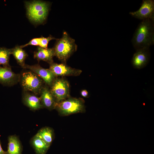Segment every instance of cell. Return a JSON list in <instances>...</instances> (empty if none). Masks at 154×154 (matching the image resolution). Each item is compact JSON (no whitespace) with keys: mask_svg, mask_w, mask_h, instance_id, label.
<instances>
[{"mask_svg":"<svg viewBox=\"0 0 154 154\" xmlns=\"http://www.w3.org/2000/svg\"><path fill=\"white\" fill-rule=\"evenodd\" d=\"M22 68L29 69L36 74L50 87L57 78L49 69L43 68L38 64L32 65L25 64Z\"/></svg>","mask_w":154,"mask_h":154,"instance_id":"obj_8","label":"cell"},{"mask_svg":"<svg viewBox=\"0 0 154 154\" xmlns=\"http://www.w3.org/2000/svg\"><path fill=\"white\" fill-rule=\"evenodd\" d=\"M12 51V48L0 47V66L2 65L3 67H11L9 61Z\"/></svg>","mask_w":154,"mask_h":154,"instance_id":"obj_19","label":"cell"},{"mask_svg":"<svg viewBox=\"0 0 154 154\" xmlns=\"http://www.w3.org/2000/svg\"><path fill=\"white\" fill-rule=\"evenodd\" d=\"M0 154H7V151H4L2 149L0 141Z\"/></svg>","mask_w":154,"mask_h":154,"instance_id":"obj_23","label":"cell"},{"mask_svg":"<svg viewBox=\"0 0 154 154\" xmlns=\"http://www.w3.org/2000/svg\"><path fill=\"white\" fill-rule=\"evenodd\" d=\"M133 54L131 62L133 67L140 69L145 67L148 64L150 58L149 48L137 49Z\"/></svg>","mask_w":154,"mask_h":154,"instance_id":"obj_9","label":"cell"},{"mask_svg":"<svg viewBox=\"0 0 154 154\" xmlns=\"http://www.w3.org/2000/svg\"><path fill=\"white\" fill-rule=\"evenodd\" d=\"M49 69L56 77L59 76H76L82 72L81 70L72 68L64 63L58 64L53 62L50 64Z\"/></svg>","mask_w":154,"mask_h":154,"instance_id":"obj_10","label":"cell"},{"mask_svg":"<svg viewBox=\"0 0 154 154\" xmlns=\"http://www.w3.org/2000/svg\"><path fill=\"white\" fill-rule=\"evenodd\" d=\"M36 135L50 147L54 136L53 130L51 128L48 127L42 128L38 131Z\"/></svg>","mask_w":154,"mask_h":154,"instance_id":"obj_17","label":"cell"},{"mask_svg":"<svg viewBox=\"0 0 154 154\" xmlns=\"http://www.w3.org/2000/svg\"><path fill=\"white\" fill-rule=\"evenodd\" d=\"M55 109L62 116L82 112L85 110L84 101L82 98L70 97L56 103Z\"/></svg>","mask_w":154,"mask_h":154,"instance_id":"obj_4","label":"cell"},{"mask_svg":"<svg viewBox=\"0 0 154 154\" xmlns=\"http://www.w3.org/2000/svg\"><path fill=\"white\" fill-rule=\"evenodd\" d=\"M129 14L132 17L141 20L147 19L154 20V0H143L138 10L130 12Z\"/></svg>","mask_w":154,"mask_h":154,"instance_id":"obj_7","label":"cell"},{"mask_svg":"<svg viewBox=\"0 0 154 154\" xmlns=\"http://www.w3.org/2000/svg\"><path fill=\"white\" fill-rule=\"evenodd\" d=\"M81 95L84 97H87L88 96V92L86 90H82L81 92Z\"/></svg>","mask_w":154,"mask_h":154,"instance_id":"obj_22","label":"cell"},{"mask_svg":"<svg viewBox=\"0 0 154 154\" xmlns=\"http://www.w3.org/2000/svg\"><path fill=\"white\" fill-rule=\"evenodd\" d=\"M31 144L36 154H45L49 147L36 134L31 139Z\"/></svg>","mask_w":154,"mask_h":154,"instance_id":"obj_16","label":"cell"},{"mask_svg":"<svg viewBox=\"0 0 154 154\" xmlns=\"http://www.w3.org/2000/svg\"><path fill=\"white\" fill-rule=\"evenodd\" d=\"M56 39L51 35H49V37H44L42 36L40 37L39 46L44 48H47L48 43L50 40Z\"/></svg>","mask_w":154,"mask_h":154,"instance_id":"obj_20","label":"cell"},{"mask_svg":"<svg viewBox=\"0 0 154 154\" xmlns=\"http://www.w3.org/2000/svg\"><path fill=\"white\" fill-rule=\"evenodd\" d=\"M55 56L54 49L52 48H44L37 47L34 53V58L38 61L43 60L50 64L53 62V58Z\"/></svg>","mask_w":154,"mask_h":154,"instance_id":"obj_14","label":"cell"},{"mask_svg":"<svg viewBox=\"0 0 154 154\" xmlns=\"http://www.w3.org/2000/svg\"><path fill=\"white\" fill-rule=\"evenodd\" d=\"M77 46L75 40L71 38L64 31L62 38L56 39V44L53 48L55 56L65 63L72 54L76 50Z\"/></svg>","mask_w":154,"mask_h":154,"instance_id":"obj_2","label":"cell"},{"mask_svg":"<svg viewBox=\"0 0 154 154\" xmlns=\"http://www.w3.org/2000/svg\"><path fill=\"white\" fill-rule=\"evenodd\" d=\"M20 74L14 73L11 67L0 66V83L3 85L11 86L19 81Z\"/></svg>","mask_w":154,"mask_h":154,"instance_id":"obj_11","label":"cell"},{"mask_svg":"<svg viewBox=\"0 0 154 154\" xmlns=\"http://www.w3.org/2000/svg\"><path fill=\"white\" fill-rule=\"evenodd\" d=\"M154 20L147 19L142 20L138 26L131 40L136 50L149 48L154 44Z\"/></svg>","mask_w":154,"mask_h":154,"instance_id":"obj_1","label":"cell"},{"mask_svg":"<svg viewBox=\"0 0 154 154\" xmlns=\"http://www.w3.org/2000/svg\"><path fill=\"white\" fill-rule=\"evenodd\" d=\"M23 101L24 104L31 110L35 111L43 108L40 97L36 95L24 91L23 95Z\"/></svg>","mask_w":154,"mask_h":154,"instance_id":"obj_13","label":"cell"},{"mask_svg":"<svg viewBox=\"0 0 154 154\" xmlns=\"http://www.w3.org/2000/svg\"><path fill=\"white\" fill-rule=\"evenodd\" d=\"M50 89L56 103L70 97L69 84L68 81L64 78H56Z\"/></svg>","mask_w":154,"mask_h":154,"instance_id":"obj_6","label":"cell"},{"mask_svg":"<svg viewBox=\"0 0 154 154\" xmlns=\"http://www.w3.org/2000/svg\"><path fill=\"white\" fill-rule=\"evenodd\" d=\"M40 94L41 103L43 107L50 110L55 109L56 102L50 89L47 86H43Z\"/></svg>","mask_w":154,"mask_h":154,"instance_id":"obj_12","label":"cell"},{"mask_svg":"<svg viewBox=\"0 0 154 154\" xmlns=\"http://www.w3.org/2000/svg\"><path fill=\"white\" fill-rule=\"evenodd\" d=\"M40 40V37L38 38H35L31 40L29 42L23 45H21L20 46L23 48L29 45L39 46Z\"/></svg>","mask_w":154,"mask_h":154,"instance_id":"obj_21","label":"cell"},{"mask_svg":"<svg viewBox=\"0 0 154 154\" xmlns=\"http://www.w3.org/2000/svg\"><path fill=\"white\" fill-rule=\"evenodd\" d=\"M7 154H21L22 148L18 138L15 135H10L8 138Z\"/></svg>","mask_w":154,"mask_h":154,"instance_id":"obj_15","label":"cell"},{"mask_svg":"<svg viewBox=\"0 0 154 154\" xmlns=\"http://www.w3.org/2000/svg\"><path fill=\"white\" fill-rule=\"evenodd\" d=\"M27 15L29 20L36 24H41L46 20L49 9V4L39 1L26 2Z\"/></svg>","mask_w":154,"mask_h":154,"instance_id":"obj_3","label":"cell"},{"mask_svg":"<svg viewBox=\"0 0 154 154\" xmlns=\"http://www.w3.org/2000/svg\"><path fill=\"white\" fill-rule=\"evenodd\" d=\"M12 54L13 55L17 63L23 67L25 64V60L28 56L25 51L20 46H17L12 48Z\"/></svg>","mask_w":154,"mask_h":154,"instance_id":"obj_18","label":"cell"},{"mask_svg":"<svg viewBox=\"0 0 154 154\" xmlns=\"http://www.w3.org/2000/svg\"><path fill=\"white\" fill-rule=\"evenodd\" d=\"M19 81L24 91H30L37 95L43 86V80L31 71L25 72L20 75Z\"/></svg>","mask_w":154,"mask_h":154,"instance_id":"obj_5","label":"cell"}]
</instances>
